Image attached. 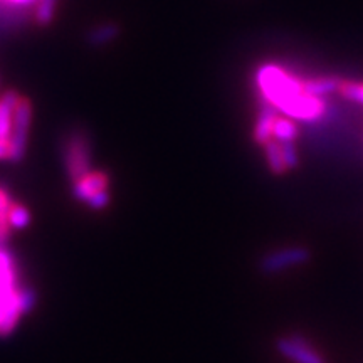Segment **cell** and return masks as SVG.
Instances as JSON below:
<instances>
[{"instance_id": "1", "label": "cell", "mask_w": 363, "mask_h": 363, "mask_svg": "<svg viewBox=\"0 0 363 363\" xmlns=\"http://www.w3.org/2000/svg\"><path fill=\"white\" fill-rule=\"evenodd\" d=\"M256 83L266 101L276 110L283 111L286 116L299 121H313L323 115V99L308 94L303 83L289 76L279 66H261L256 72Z\"/></svg>"}, {"instance_id": "2", "label": "cell", "mask_w": 363, "mask_h": 363, "mask_svg": "<svg viewBox=\"0 0 363 363\" xmlns=\"http://www.w3.org/2000/svg\"><path fill=\"white\" fill-rule=\"evenodd\" d=\"M65 162L72 182L83 179L91 172V143L84 130L76 128L66 136Z\"/></svg>"}, {"instance_id": "3", "label": "cell", "mask_w": 363, "mask_h": 363, "mask_svg": "<svg viewBox=\"0 0 363 363\" xmlns=\"http://www.w3.org/2000/svg\"><path fill=\"white\" fill-rule=\"evenodd\" d=\"M19 291L16 281L0 278V337L11 335L19 323L21 315H24Z\"/></svg>"}, {"instance_id": "4", "label": "cell", "mask_w": 363, "mask_h": 363, "mask_svg": "<svg viewBox=\"0 0 363 363\" xmlns=\"http://www.w3.org/2000/svg\"><path fill=\"white\" fill-rule=\"evenodd\" d=\"M33 120V106L29 99L21 98L17 103L16 111H13L12 131H11V160L21 162L26 155L27 136H29V126Z\"/></svg>"}, {"instance_id": "5", "label": "cell", "mask_w": 363, "mask_h": 363, "mask_svg": "<svg viewBox=\"0 0 363 363\" xmlns=\"http://www.w3.org/2000/svg\"><path fill=\"white\" fill-rule=\"evenodd\" d=\"M311 252L306 247H284L278 251L267 252L261 257L259 271L262 274H278L288 269V267L301 266L310 261Z\"/></svg>"}, {"instance_id": "6", "label": "cell", "mask_w": 363, "mask_h": 363, "mask_svg": "<svg viewBox=\"0 0 363 363\" xmlns=\"http://www.w3.org/2000/svg\"><path fill=\"white\" fill-rule=\"evenodd\" d=\"M276 350L294 363H326L325 358L301 335L281 337L276 342Z\"/></svg>"}, {"instance_id": "7", "label": "cell", "mask_w": 363, "mask_h": 363, "mask_svg": "<svg viewBox=\"0 0 363 363\" xmlns=\"http://www.w3.org/2000/svg\"><path fill=\"white\" fill-rule=\"evenodd\" d=\"M110 185V177L104 172H89L83 179L74 182V197L81 202H88L94 195L103 192Z\"/></svg>"}, {"instance_id": "8", "label": "cell", "mask_w": 363, "mask_h": 363, "mask_svg": "<svg viewBox=\"0 0 363 363\" xmlns=\"http://www.w3.org/2000/svg\"><path fill=\"white\" fill-rule=\"evenodd\" d=\"M29 17L30 7H21L7 2V0H0V33L24 26L29 21Z\"/></svg>"}, {"instance_id": "9", "label": "cell", "mask_w": 363, "mask_h": 363, "mask_svg": "<svg viewBox=\"0 0 363 363\" xmlns=\"http://www.w3.org/2000/svg\"><path fill=\"white\" fill-rule=\"evenodd\" d=\"M19 99V94L16 91H6L0 98V140L11 138L13 111H16Z\"/></svg>"}, {"instance_id": "10", "label": "cell", "mask_w": 363, "mask_h": 363, "mask_svg": "<svg viewBox=\"0 0 363 363\" xmlns=\"http://www.w3.org/2000/svg\"><path fill=\"white\" fill-rule=\"evenodd\" d=\"M276 108L272 104H264L261 108L259 116H257L256 126H254V142L264 145L271 140L272 136V126H274L276 121Z\"/></svg>"}, {"instance_id": "11", "label": "cell", "mask_w": 363, "mask_h": 363, "mask_svg": "<svg viewBox=\"0 0 363 363\" xmlns=\"http://www.w3.org/2000/svg\"><path fill=\"white\" fill-rule=\"evenodd\" d=\"M120 24H116V22H103V24L93 27V29L86 34V43H88L91 48H103V45L113 43V40L120 35Z\"/></svg>"}, {"instance_id": "12", "label": "cell", "mask_w": 363, "mask_h": 363, "mask_svg": "<svg viewBox=\"0 0 363 363\" xmlns=\"http://www.w3.org/2000/svg\"><path fill=\"white\" fill-rule=\"evenodd\" d=\"M340 83L338 78H335V76H325V78H315V79H308L303 83V88L308 94H311V96H316V98H323L326 94H331V93H337L340 89Z\"/></svg>"}, {"instance_id": "13", "label": "cell", "mask_w": 363, "mask_h": 363, "mask_svg": "<svg viewBox=\"0 0 363 363\" xmlns=\"http://www.w3.org/2000/svg\"><path fill=\"white\" fill-rule=\"evenodd\" d=\"M264 153L267 167L274 175H283L286 172V165L283 160V153H281V147L276 140H269V142L264 143Z\"/></svg>"}, {"instance_id": "14", "label": "cell", "mask_w": 363, "mask_h": 363, "mask_svg": "<svg viewBox=\"0 0 363 363\" xmlns=\"http://www.w3.org/2000/svg\"><path fill=\"white\" fill-rule=\"evenodd\" d=\"M298 135L296 125L293 123L288 118H276L274 126H272V138L278 143L283 142H293Z\"/></svg>"}, {"instance_id": "15", "label": "cell", "mask_w": 363, "mask_h": 363, "mask_svg": "<svg viewBox=\"0 0 363 363\" xmlns=\"http://www.w3.org/2000/svg\"><path fill=\"white\" fill-rule=\"evenodd\" d=\"M7 220H9V225L13 227V229H24V227L29 225L30 214L24 206L12 202L11 208H9Z\"/></svg>"}, {"instance_id": "16", "label": "cell", "mask_w": 363, "mask_h": 363, "mask_svg": "<svg viewBox=\"0 0 363 363\" xmlns=\"http://www.w3.org/2000/svg\"><path fill=\"white\" fill-rule=\"evenodd\" d=\"M54 11H56V0H39L38 11H35V21L40 26L51 24L54 19Z\"/></svg>"}, {"instance_id": "17", "label": "cell", "mask_w": 363, "mask_h": 363, "mask_svg": "<svg viewBox=\"0 0 363 363\" xmlns=\"http://www.w3.org/2000/svg\"><path fill=\"white\" fill-rule=\"evenodd\" d=\"M281 153H283V160L286 165V170H294L298 169L299 165V157L296 152V147H294L293 142H283L279 143Z\"/></svg>"}, {"instance_id": "18", "label": "cell", "mask_w": 363, "mask_h": 363, "mask_svg": "<svg viewBox=\"0 0 363 363\" xmlns=\"http://www.w3.org/2000/svg\"><path fill=\"white\" fill-rule=\"evenodd\" d=\"M340 91L347 99L350 101L363 104V83H352V81H347V83H342L340 86Z\"/></svg>"}, {"instance_id": "19", "label": "cell", "mask_w": 363, "mask_h": 363, "mask_svg": "<svg viewBox=\"0 0 363 363\" xmlns=\"http://www.w3.org/2000/svg\"><path fill=\"white\" fill-rule=\"evenodd\" d=\"M86 203H88L91 208H96V211H99V208H104L108 203H110V194H108L106 190H103V192L94 195L93 199H89Z\"/></svg>"}, {"instance_id": "20", "label": "cell", "mask_w": 363, "mask_h": 363, "mask_svg": "<svg viewBox=\"0 0 363 363\" xmlns=\"http://www.w3.org/2000/svg\"><path fill=\"white\" fill-rule=\"evenodd\" d=\"M11 206H12V201H11V197H9L7 190H4L2 187H0V220H7V214H9V208H11Z\"/></svg>"}, {"instance_id": "21", "label": "cell", "mask_w": 363, "mask_h": 363, "mask_svg": "<svg viewBox=\"0 0 363 363\" xmlns=\"http://www.w3.org/2000/svg\"><path fill=\"white\" fill-rule=\"evenodd\" d=\"M0 160H11V142L0 140Z\"/></svg>"}, {"instance_id": "22", "label": "cell", "mask_w": 363, "mask_h": 363, "mask_svg": "<svg viewBox=\"0 0 363 363\" xmlns=\"http://www.w3.org/2000/svg\"><path fill=\"white\" fill-rule=\"evenodd\" d=\"M9 235H11V225L7 220H0V247L9 239Z\"/></svg>"}, {"instance_id": "23", "label": "cell", "mask_w": 363, "mask_h": 363, "mask_svg": "<svg viewBox=\"0 0 363 363\" xmlns=\"http://www.w3.org/2000/svg\"><path fill=\"white\" fill-rule=\"evenodd\" d=\"M7 2L16 4V6H21V7H33L34 4L39 2V0H7Z\"/></svg>"}]
</instances>
